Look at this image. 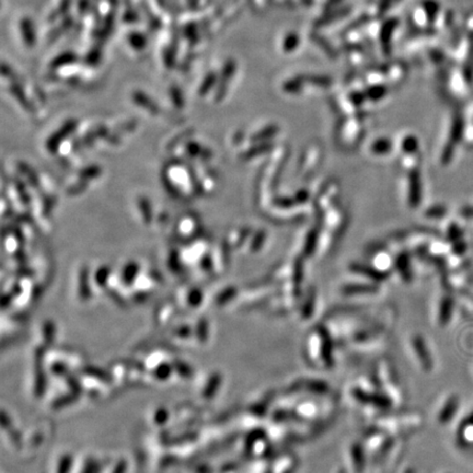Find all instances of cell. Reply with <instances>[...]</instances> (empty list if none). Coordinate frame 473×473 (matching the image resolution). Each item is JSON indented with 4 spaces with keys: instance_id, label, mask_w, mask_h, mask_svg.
I'll return each instance as SVG.
<instances>
[{
    "instance_id": "obj_1",
    "label": "cell",
    "mask_w": 473,
    "mask_h": 473,
    "mask_svg": "<svg viewBox=\"0 0 473 473\" xmlns=\"http://www.w3.org/2000/svg\"><path fill=\"white\" fill-rule=\"evenodd\" d=\"M306 353L308 360L317 367L327 369L332 367V350L329 334L323 331H314L310 333L306 343Z\"/></svg>"
},
{
    "instance_id": "obj_2",
    "label": "cell",
    "mask_w": 473,
    "mask_h": 473,
    "mask_svg": "<svg viewBox=\"0 0 473 473\" xmlns=\"http://www.w3.org/2000/svg\"><path fill=\"white\" fill-rule=\"evenodd\" d=\"M379 385H382V383H387V390H386V397L392 402H398V404H401L404 399H403V391L400 387V382H399L398 376L396 370H393V367L389 362L381 363L379 365Z\"/></svg>"
},
{
    "instance_id": "obj_3",
    "label": "cell",
    "mask_w": 473,
    "mask_h": 473,
    "mask_svg": "<svg viewBox=\"0 0 473 473\" xmlns=\"http://www.w3.org/2000/svg\"><path fill=\"white\" fill-rule=\"evenodd\" d=\"M365 449L368 450L371 455H376L385 450L388 444L389 439L388 436L382 433V431H372V433H367L365 435Z\"/></svg>"
}]
</instances>
